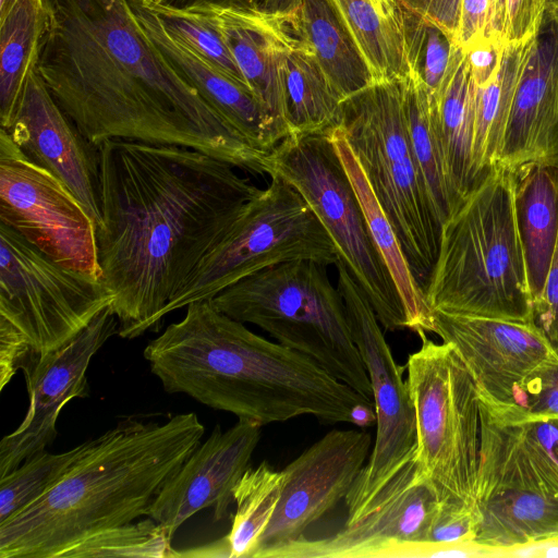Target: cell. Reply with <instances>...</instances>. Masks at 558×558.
Returning a JSON list of instances; mask_svg holds the SVG:
<instances>
[{
  "label": "cell",
  "mask_w": 558,
  "mask_h": 558,
  "mask_svg": "<svg viewBox=\"0 0 558 558\" xmlns=\"http://www.w3.org/2000/svg\"><path fill=\"white\" fill-rule=\"evenodd\" d=\"M282 474L267 461L248 466L234 487L235 513L225 536L230 558H254L280 498Z\"/></svg>",
  "instance_id": "836d02e7"
},
{
  "label": "cell",
  "mask_w": 558,
  "mask_h": 558,
  "mask_svg": "<svg viewBox=\"0 0 558 558\" xmlns=\"http://www.w3.org/2000/svg\"><path fill=\"white\" fill-rule=\"evenodd\" d=\"M515 192V175L493 166L441 225L425 290L433 311L534 322Z\"/></svg>",
  "instance_id": "5b68a950"
},
{
  "label": "cell",
  "mask_w": 558,
  "mask_h": 558,
  "mask_svg": "<svg viewBox=\"0 0 558 558\" xmlns=\"http://www.w3.org/2000/svg\"><path fill=\"white\" fill-rule=\"evenodd\" d=\"M153 2L185 11L207 8L260 9L264 0H151Z\"/></svg>",
  "instance_id": "c3c4849f"
},
{
  "label": "cell",
  "mask_w": 558,
  "mask_h": 558,
  "mask_svg": "<svg viewBox=\"0 0 558 558\" xmlns=\"http://www.w3.org/2000/svg\"><path fill=\"white\" fill-rule=\"evenodd\" d=\"M440 499L418 469L415 454L381 488L364 514L338 533L305 536L271 558H373L391 542L425 541Z\"/></svg>",
  "instance_id": "ac0fdd59"
},
{
  "label": "cell",
  "mask_w": 558,
  "mask_h": 558,
  "mask_svg": "<svg viewBox=\"0 0 558 558\" xmlns=\"http://www.w3.org/2000/svg\"><path fill=\"white\" fill-rule=\"evenodd\" d=\"M548 0H506L501 38L506 44H525L538 31Z\"/></svg>",
  "instance_id": "60d3db41"
},
{
  "label": "cell",
  "mask_w": 558,
  "mask_h": 558,
  "mask_svg": "<svg viewBox=\"0 0 558 558\" xmlns=\"http://www.w3.org/2000/svg\"><path fill=\"white\" fill-rule=\"evenodd\" d=\"M195 11L213 22L251 90L270 113L283 138L290 136L286 73L295 40L293 14L235 8Z\"/></svg>",
  "instance_id": "7402d4cb"
},
{
  "label": "cell",
  "mask_w": 558,
  "mask_h": 558,
  "mask_svg": "<svg viewBox=\"0 0 558 558\" xmlns=\"http://www.w3.org/2000/svg\"><path fill=\"white\" fill-rule=\"evenodd\" d=\"M492 0H462L458 45L463 49L492 34Z\"/></svg>",
  "instance_id": "f6af8a7d"
},
{
  "label": "cell",
  "mask_w": 558,
  "mask_h": 558,
  "mask_svg": "<svg viewBox=\"0 0 558 558\" xmlns=\"http://www.w3.org/2000/svg\"><path fill=\"white\" fill-rule=\"evenodd\" d=\"M111 302L100 278L56 263L0 222V317L27 338L35 354L66 344Z\"/></svg>",
  "instance_id": "8fae6325"
},
{
  "label": "cell",
  "mask_w": 558,
  "mask_h": 558,
  "mask_svg": "<svg viewBox=\"0 0 558 558\" xmlns=\"http://www.w3.org/2000/svg\"><path fill=\"white\" fill-rule=\"evenodd\" d=\"M474 80L466 51L457 46L436 96L430 97L433 124L450 187L459 199L474 185L472 173V107Z\"/></svg>",
  "instance_id": "d4e9b609"
},
{
  "label": "cell",
  "mask_w": 558,
  "mask_h": 558,
  "mask_svg": "<svg viewBox=\"0 0 558 558\" xmlns=\"http://www.w3.org/2000/svg\"><path fill=\"white\" fill-rule=\"evenodd\" d=\"M478 504L441 501L428 527L427 542H473L481 523Z\"/></svg>",
  "instance_id": "ab89813d"
},
{
  "label": "cell",
  "mask_w": 558,
  "mask_h": 558,
  "mask_svg": "<svg viewBox=\"0 0 558 558\" xmlns=\"http://www.w3.org/2000/svg\"><path fill=\"white\" fill-rule=\"evenodd\" d=\"M506 43L497 34L487 35L464 49L476 84H484L498 71Z\"/></svg>",
  "instance_id": "ee69618b"
},
{
  "label": "cell",
  "mask_w": 558,
  "mask_h": 558,
  "mask_svg": "<svg viewBox=\"0 0 558 558\" xmlns=\"http://www.w3.org/2000/svg\"><path fill=\"white\" fill-rule=\"evenodd\" d=\"M401 83L412 148L441 226L460 202L453 194L446 175L433 124L430 96L422 80L412 71Z\"/></svg>",
  "instance_id": "d6a6232c"
},
{
  "label": "cell",
  "mask_w": 558,
  "mask_h": 558,
  "mask_svg": "<svg viewBox=\"0 0 558 558\" xmlns=\"http://www.w3.org/2000/svg\"><path fill=\"white\" fill-rule=\"evenodd\" d=\"M496 165L514 175L534 166L558 169V0H548L524 46Z\"/></svg>",
  "instance_id": "e0dca14e"
},
{
  "label": "cell",
  "mask_w": 558,
  "mask_h": 558,
  "mask_svg": "<svg viewBox=\"0 0 558 558\" xmlns=\"http://www.w3.org/2000/svg\"><path fill=\"white\" fill-rule=\"evenodd\" d=\"M204 433L190 412L165 423L126 418L85 441L44 496L0 523V558H57L92 533L148 515Z\"/></svg>",
  "instance_id": "277c9868"
},
{
  "label": "cell",
  "mask_w": 558,
  "mask_h": 558,
  "mask_svg": "<svg viewBox=\"0 0 558 558\" xmlns=\"http://www.w3.org/2000/svg\"><path fill=\"white\" fill-rule=\"evenodd\" d=\"M118 326L108 306L66 344L45 355L35 354L23 365L29 407L21 425L0 441V477L56 439L62 408L74 398L88 396L86 372L90 360L117 335Z\"/></svg>",
  "instance_id": "2e32d148"
},
{
  "label": "cell",
  "mask_w": 558,
  "mask_h": 558,
  "mask_svg": "<svg viewBox=\"0 0 558 558\" xmlns=\"http://www.w3.org/2000/svg\"><path fill=\"white\" fill-rule=\"evenodd\" d=\"M166 530L149 518L92 533L61 550L57 558L175 557Z\"/></svg>",
  "instance_id": "e575fe53"
},
{
  "label": "cell",
  "mask_w": 558,
  "mask_h": 558,
  "mask_svg": "<svg viewBox=\"0 0 558 558\" xmlns=\"http://www.w3.org/2000/svg\"><path fill=\"white\" fill-rule=\"evenodd\" d=\"M4 130L27 157L66 185L96 226L101 222L99 147L61 109L37 70Z\"/></svg>",
  "instance_id": "ffe728a7"
},
{
  "label": "cell",
  "mask_w": 558,
  "mask_h": 558,
  "mask_svg": "<svg viewBox=\"0 0 558 558\" xmlns=\"http://www.w3.org/2000/svg\"><path fill=\"white\" fill-rule=\"evenodd\" d=\"M364 59L374 83L411 72L402 0H328Z\"/></svg>",
  "instance_id": "cb8c5ba5"
},
{
  "label": "cell",
  "mask_w": 558,
  "mask_h": 558,
  "mask_svg": "<svg viewBox=\"0 0 558 558\" xmlns=\"http://www.w3.org/2000/svg\"><path fill=\"white\" fill-rule=\"evenodd\" d=\"M302 0H264L260 10L279 13V14H294Z\"/></svg>",
  "instance_id": "681fc988"
},
{
  "label": "cell",
  "mask_w": 558,
  "mask_h": 558,
  "mask_svg": "<svg viewBox=\"0 0 558 558\" xmlns=\"http://www.w3.org/2000/svg\"><path fill=\"white\" fill-rule=\"evenodd\" d=\"M373 442L367 432L332 429L281 470L280 498L254 558H271L345 499Z\"/></svg>",
  "instance_id": "5bb4252c"
},
{
  "label": "cell",
  "mask_w": 558,
  "mask_h": 558,
  "mask_svg": "<svg viewBox=\"0 0 558 558\" xmlns=\"http://www.w3.org/2000/svg\"><path fill=\"white\" fill-rule=\"evenodd\" d=\"M482 518L475 542L507 548L558 536V500L521 490L478 502Z\"/></svg>",
  "instance_id": "4dcf8cb0"
},
{
  "label": "cell",
  "mask_w": 558,
  "mask_h": 558,
  "mask_svg": "<svg viewBox=\"0 0 558 558\" xmlns=\"http://www.w3.org/2000/svg\"><path fill=\"white\" fill-rule=\"evenodd\" d=\"M545 558L558 557V536L531 542L527 544L497 548L496 558Z\"/></svg>",
  "instance_id": "7dc6e473"
},
{
  "label": "cell",
  "mask_w": 558,
  "mask_h": 558,
  "mask_svg": "<svg viewBox=\"0 0 558 558\" xmlns=\"http://www.w3.org/2000/svg\"><path fill=\"white\" fill-rule=\"evenodd\" d=\"M405 364L415 459L440 501L478 504L481 414L475 383L452 345L421 337Z\"/></svg>",
  "instance_id": "9c48e42d"
},
{
  "label": "cell",
  "mask_w": 558,
  "mask_h": 558,
  "mask_svg": "<svg viewBox=\"0 0 558 558\" xmlns=\"http://www.w3.org/2000/svg\"><path fill=\"white\" fill-rule=\"evenodd\" d=\"M436 333L470 372L478 398L506 404L526 380L558 365V353L534 322L433 311Z\"/></svg>",
  "instance_id": "9a60e30c"
},
{
  "label": "cell",
  "mask_w": 558,
  "mask_h": 558,
  "mask_svg": "<svg viewBox=\"0 0 558 558\" xmlns=\"http://www.w3.org/2000/svg\"><path fill=\"white\" fill-rule=\"evenodd\" d=\"M341 129L425 293L441 226L412 148L401 81L375 83L344 100Z\"/></svg>",
  "instance_id": "52a82bcc"
},
{
  "label": "cell",
  "mask_w": 558,
  "mask_h": 558,
  "mask_svg": "<svg viewBox=\"0 0 558 558\" xmlns=\"http://www.w3.org/2000/svg\"><path fill=\"white\" fill-rule=\"evenodd\" d=\"M142 28L171 68L253 147L270 153L283 141L272 117L245 85L171 35L144 0H129Z\"/></svg>",
  "instance_id": "603a6c76"
},
{
  "label": "cell",
  "mask_w": 558,
  "mask_h": 558,
  "mask_svg": "<svg viewBox=\"0 0 558 558\" xmlns=\"http://www.w3.org/2000/svg\"><path fill=\"white\" fill-rule=\"evenodd\" d=\"M477 501L509 490L558 500V416H507L480 404Z\"/></svg>",
  "instance_id": "44dd1931"
},
{
  "label": "cell",
  "mask_w": 558,
  "mask_h": 558,
  "mask_svg": "<svg viewBox=\"0 0 558 558\" xmlns=\"http://www.w3.org/2000/svg\"><path fill=\"white\" fill-rule=\"evenodd\" d=\"M478 401L489 411L507 416H558V365L519 386L506 404L481 398Z\"/></svg>",
  "instance_id": "f35d334b"
},
{
  "label": "cell",
  "mask_w": 558,
  "mask_h": 558,
  "mask_svg": "<svg viewBox=\"0 0 558 558\" xmlns=\"http://www.w3.org/2000/svg\"><path fill=\"white\" fill-rule=\"evenodd\" d=\"M98 147L100 279L117 335L134 339L160 327L169 301L262 189L192 148L125 140Z\"/></svg>",
  "instance_id": "6da1fadb"
},
{
  "label": "cell",
  "mask_w": 558,
  "mask_h": 558,
  "mask_svg": "<svg viewBox=\"0 0 558 558\" xmlns=\"http://www.w3.org/2000/svg\"><path fill=\"white\" fill-rule=\"evenodd\" d=\"M525 44H507L501 64L493 77L484 84L474 82L472 107L474 184L497 163L499 158Z\"/></svg>",
  "instance_id": "f546056e"
},
{
  "label": "cell",
  "mask_w": 558,
  "mask_h": 558,
  "mask_svg": "<svg viewBox=\"0 0 558 558\" xmlns=\"http://www.w3.org/2000/svg\"><path fill=\"white\" fill-rule=\"evenodd\" d=\"M144 349L150 372L169 393H184L215 410L260 426L312 415L351 423L353 409L373 400L312 357L251 331L210 300L185 306Z\"/></svg>",
  "instance_id": "3957f363"
},
{
  "label": "cell",
  "mask_w": 558,
  "mask_h": 558,
  "mask_svg": "<svg viewBox=\"0 0 558 558\" xmlns=\"http://www.w3.org/2000/svg\"><path fill=\"white\" fill-rule=\"evenodd\" d=\"M326 267L313 260L282 263L241 279L210 301L219 312L259 327L373 400L342 295Z\"/></svg>",
  "instance_id": "8992f818"
},
{
  "label": "cell",
  "mask_w": 558,
  "mask_h": 558,
  "mask_svg": "<svg viewBox=\"0 0 558 558\" xmlns=\"http://www.w3.org/2000/svg\"><path fill=\"white\" fill-rule=\"evenodd\" d=\"M405 10L410 68L434 97L442 86L458 44L435 23Z\"/></svg>",
  "instance_id": "74e56055"
},
{
  "label": "cell",
  "mask_w": 558,
  "mask_h": 558,
  "mask_svg": "<svg viewBox=\"0 0 558 558\" xmlns=\"http://www.w3.org/2000/svg\"><path fill=\"white\" fill-rule=\"evenodd\" d=\"M270 183L252 198L202 258L163 316L192 302L210 300L259 270L287 262L330 266L338 250L312 207L288 181L271 173Z\"/></svg>",
  "instance_id": "ba28073f"
},
{
  "label": "cell",
  "mask_w": 558,
  "mask_h": 558,
  "mask_svg": "<svg viewBox=\"0 0 558 558\" xmlns=\"http://www.w3.org/2000/svg\"><path fill=\"white\" fill-rule=\"evenodd\" d=\"M34 353L27 338L9 320L0 317V390Z\"/></svg>",
  "instance_id": "7bdbcfd3"
},
{
  "label": "cell",
  "mask_w": 558,
  "mask_h": 558,
  "mask_svg": "<svg viewBox=\"0 0 558 558\" xmlns=\"http://www.w3.org/2000/svg\"><path fill=\"white\" fill-rule=\"evenodd\" d=\"M19 0H0V17L5 15Z\"/></svg>",
  "instance_id": "f907efd6"
},
{
  "label": "cell",
  "mask_w": 558,
  "mask_h": 558,
  "mask_svg": "<svg viewBox=\"0 0 558 558\" xmlns=\"http://www.w3.org/2000/svg\"><path fill=\"white\" fill-rule=\"evenodd\" d=\"M85 442L51 453L43 450L0 477V523L44 496L82 453Z\"/></svg>",
  "instance_id": "d590c367"
},
{
  "label": "cell",
  "mask_w": 558,
  "mask_h": 558,
  "mask_svg": "<svg viewBox=\"0 0 558 558\" xmlns=\"http://www.w3.org/2000/svg\"><path fill=\"white\" fill-rule=\"evenodd\" d=\"M410 11L435 23L458 44L462 0H402Z\"/></svg>",
  "instance_id": "bcb514c9"
},
{
  "label": "cell",
  "mask_w": 558,
  "mask_h": 558,
  "mask_svg": "<svg viewBox=\"0 0 558 558\" xmlns=\"http://www.w3.org/2000/svg\"><path fill=\"white\" fill-rule=\"evenodd\" d=\"M330 140L357 194L373 241L400 294L408 329L416 332L420 338L426 332L434 333L433 310L427 304L425 293L412 274L397 233L376 199L342 129L336 130Z\"/></svg>",
  "instance_id": "484cf974"
},
{
  "label": "cell",
  "mask_w": 558,
  "mask_h": 558,
  "mask_svg": "<svg viewBox=\"0 0 558 558\" xmlns=\"http://www.w3.org/2000/svg\"><path fill=\"white\" fill-rule=\"evenodd\" d=\"M338 289L353 340L368 374L377 415L376 436L367 463L345 497V524L360 519L375 496L416 453L415 411L403 372L390 350L365 292L339 258Z\"/></svg>",
  "instance_id": "7c38bea8"
},
{
  "label": "cell",
  "mask_w": 558,
  "mask_h": 558,
  "mask_svg": "<svg viewBox=\"0 0 558 558\" xmlns=\"http://www.w3.org/2000/svg\"><path fill=\"white\" fill-rule=\"evenodd\" d=\"M0 222L56 263L100 278L96 223L56 175L0 129Z\"/></svg>",
  "instance_id": "4fadbf2b"
},
{
  "label": "cell",
  "mask_w": 558,
  "mask_h": 558,
  "mask_svg": "<svg viewBox=\"0 0 558 558\" xmlns=\"http://www.w3.org/2000/svg\"><path fill=\"white\" fill-rule=\"evenodd\" d=\"M37 71L81 133L192 148L255 175L268 153L250 145L167 62L129 0H45Z\"/></svg>",
  "instance_id": "7a4b0ae2"
},
{
  "label": "cell",
  "mask_w": 558,
  "mask_h": 558,
  "mask_svg": "<svg viewBox=\"0 0 558 558\" xmlns=\"http://www.w3.org/2000/svg\"><path fill=\"white\" fill-rule=\"evenodd\" d=\"M286 86L292 134L330 137L341 128L342 101L296 33L287 61Z\"/></svg>",
  "instance_id": "1f68e13d"
},
{
  "label": "cell",
  "mask_w": 558,
  "mask_h": 558,
  "mask_svg": "<svg viewBox=\"0 0 558 558\" xmlns=\"http://www.w3.org/2000/svg\"><path fill=\"white\" fill-rule=\"evenodd\" d=\"M262 426L239 421L226 432L216 425L210 436L191 453L155 497L148 517L169 537L198 511L211 508L214 519L228 514L233 490L250 466L260 439Z\"/></svg>",
  "instance_id": "d6986e66"
},
{
  "label": "cell",
  "mask_w": 558,
  "mask_h": 558,
  "mask_svg": "<svg viewBox=\"0 0 558 558\" xmlns=\"http://www.w3.org/2000/svg\"><path fill=\"white\" fill-rule=\"evenodd\" d=\"M268 160L271 173L294 186L312 207L380 325L390 331L408 329L400 294L330 137L292 134L269 153Z\"/></svg>",
  "instance_id": "30bf717a"
},
{
  "label": "cell",
  "mask_w": 558,
  "mask_h": 558,
  "mask_svg": "<svg viewBox=\"0 0 558 558\" xmlns=\"http://www.w3.org/2000/svg\"><path fill=\"white\" fill-rule=\"evenodd\" d=\"M515 178L518 221L536 301L558 236V169L534 166Z\"/></svg>",
  "instance_id": "f1b7e54d"
},
{
  "label": "cell",
  "mask_w": 558,
  "mask_h": 558,
  "mask_svg": "<svg viewBox=\"0 0 558 558\" xmlns=\"http://www.w3.org/2000/svg\"><path fill=\"white\" fill-rule=\"evenodd\" d=\"M336 95L343 102L375 84L372 74L328 0H302L292 15Z\"/></svg>",
  "instance_id": "4316f807"
},
{
  "label": "cell",
  "mask_w": 558,
  "mask_h": 558,
  "mask_svg": "<svg viewBox=\"0 0 558 558\" xmlns=\"http://www.w3.org/2000/svg\"><path fill=\"white\" fill-rule=\"evenodd\" d=\"M45 0H19L0 17V124L8 129L31 74L37 70L47 29Z\"/></svg>",
  "instance_id": "83f0119b"
},
{
  "label": "cell",
  "mask_w": 558,
  "mask_h": 558,
  "mask_svg": "<svg viewBox=\"0 0 558 558\" xmlns=\"http://www.w3.org/2000/svg\"><path fill=\"white\" fill-rule=\"evenodd\" d=\"M534 323L558 353V236L543 290L535 301Z\"/></svg>",
  "instance_id": "b9f144b4"
},
{
  "label": "cell",
  "mask_w": 558,
  "mask_h": 558,
  "mask_svg": "<svg viewBox=\"0 0 558 558\" xmlns=\"http://www.w3.org/2000/svg\"><path fill=\"white\" fill-rule=\"evenodd\" d=\"M144 1L171 35L221 72L248 87L222 36L205 14L159 5L151 0Z\"/></svg>",
  "instance_id": "8d00e7d4"
}]
</instances>
